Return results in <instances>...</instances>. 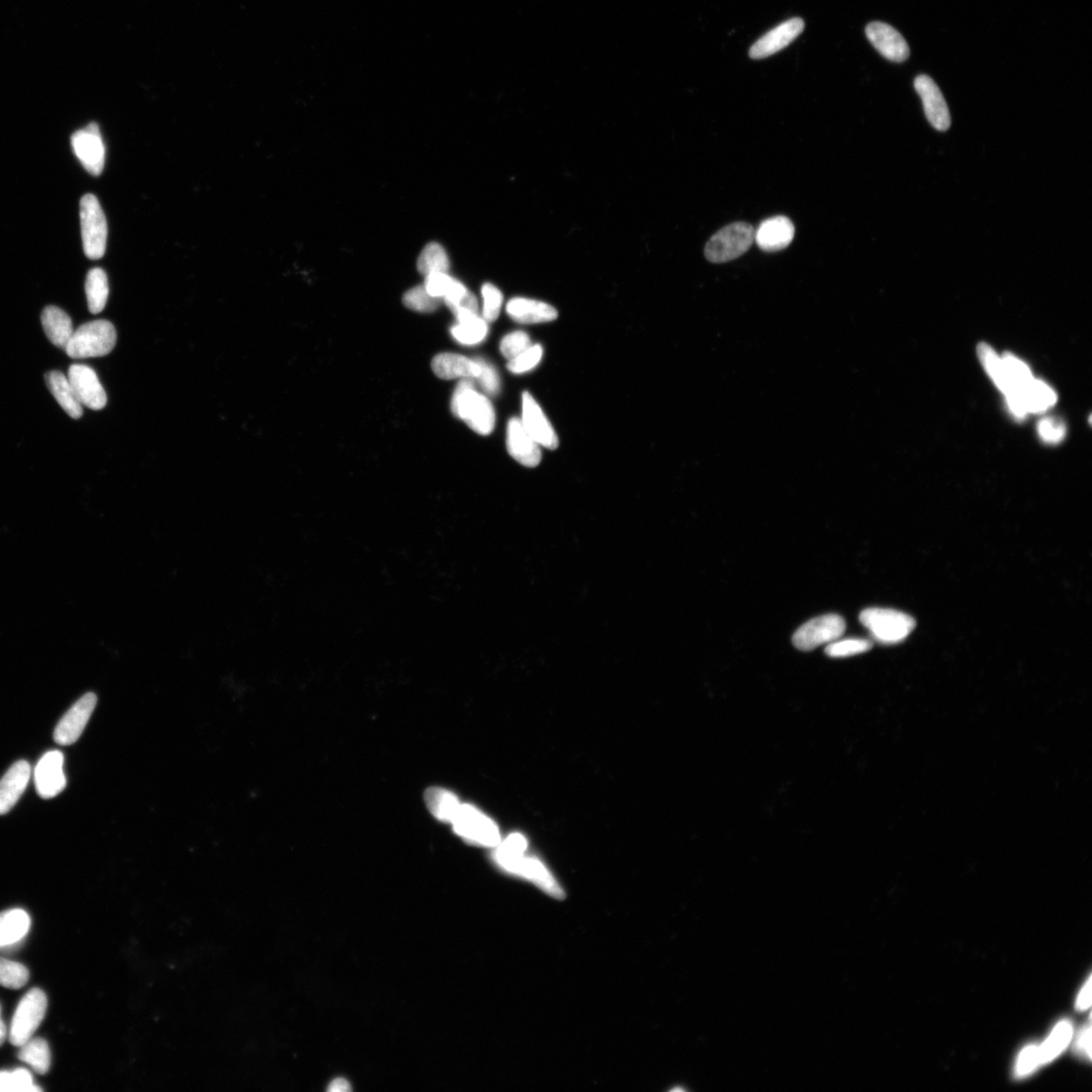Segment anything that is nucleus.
Segmentation results:
<instances>
[{
    "label": "nucleus",
    "instance_id": "obj_24",
    "mask_svg": "<svg viewBox=\"0 0 1092 1092\" xmlns=\"http://www.w3.org/2000/svg\"><path fill=\"white\" fill-rule=\"evenodd\" d=\"M31 918L23 909L0 912V950L16 949L29 932Z\"/></svg>",
    "mask_w": 1092,
    "mask_h": 1092
},
{
    "label": "nucleus",
    "instance_id": "obj_12",
    "mask_svg": "<svg viewBox=\"0 0 1092 1092\" xmlns=\"http://www.w3.org/2000/svg\"><path fill=\"white\" fill-rule=\"evenodd\" d=\"M64 767V756L60 751L47 752L41 758L34 773L39 797L51 799L65 789L67 781Z\"/></svg>",
    "mask_w": 1092,
    "mask_h": 1092
},
{
    "label": "nucleus",
    "instance_id": "obj_6",
    "mask_svg": "<svg viewBox=\"0 0 1092 1092\" xmlns=\"http://www.w3.org/2000/svg\"><path fill=\"white\" fill-rule=\"evenodd\" d=\"M83 249L89 259H101L106 253L108 224L99 199L87 193L80 200Z\"/></svg>",
    "mask_w": 1092,
    "mask_h": 1092
},
{
    "label": "nucleus",
    "instance_id": "obj_41",
    "mask_svg": "<svg viewBox=\"0 0 1092 1092\" xmlns=\"http://www.w3.org/2000/svg\"><path fill=\"white\" fill-rule=\"evenodd\" d=\"M531 345V340L527 332L518 330L503 338L500 344V350L504 357L510 361V359H513L517 355L522 354V352L529 348Z\"/></svg>",
    "mask_w": 1092,
    "mask_h": 1092
},
{
    "label": "nucleus",
    "instance_id": "obj_44",
    "mask_svg": "<svg viewBox=\"0 0 1092 1092\" xmlns=\"http://www.w3.org/2000/svg\"><path fill=\"white\" fill-rule=\"evenodd\" d=\"M453 280V279L448 273H431L425 276L423 286L428 294L434 296V298L444 300L449 288L452 286Z\"/></svg>",
    "mask_w": 1092,
    "mask_h": 1092
},
{
    "label": "nucleus",
    "instance_id": "obj_21",
    "mask_svg": "<svg viewBox=\"0 0 1092 1092\" xmlns=\"http://www.w3.org/2000/svg\"><path fill=\"white\" fill-rule=\"evenodd\" d=\"M31 774V765L26 761H19L13 764L0 780V815L11 812L22 797L29 784Z\"/></svg>",
    "mask_w": 1092,
    "mask_h": 1092
},
{
    "label": "nucleus",
    "instance_id": "obj_43",
    "mask_svg": "<svg viewBox=\"0 0 1092 1092\" xmlns=\"http://www.w3.org/2000/svg\"><path fill=\"white\" fill-rule=\"evenodd\" d=\"M1039 1066H1041L1039 1047L1028 1046L1019 1056L1017 1064H1015L1014 1075L1018 1078L1028 1076Z\"/></svg>",
    "mask_w": 1092,
    "mask_h": 1092
},
{
    "label": "nucleus",
    "instance_id": "obj_2",
    "mask_svg": "<svg viewBox=\"0 0 1092 1092\" xmlns=\"http://www.w3.org/2000/svg\"><path fill=\"white\" fill-rule=\"evenodd\" d=\"M455 417L464 421L472 430L487 437L496 425V413L486 395L475 388L473 379L464 378L456 385L452 400Z\"/></svg>",
    "mask_w": 1092,
    "mask_h": 1092
},
{
    "label": "nucleus",
    "instance_id": "obj_22",
    "mask_svg": "<svg viewBox=\"0 0 1092 1092\" xmlns=\"http://www.w3.org/2000/svg\"><path fill=\"white\" fill-rule=\"evenodd\" d=\"M431 368L435 375L439 378L455 379V378H478L481 371V366L478 359L467 358L464 355L456 354H441L433 358Z\"/></svg>",
    "mask_w": 1092,
    "mask_h": 1092
},
{
    "label": "nucleus",
    "instance_id": "obj_38",
    "mask_svg": "<svg viewBox=\"0 0 1092 1092\" xmlns=\"http://www.w3.org/2000/svg\"><path fill=\"white\" fill-rule=\"evenodd\" d=\"M543 356V348L541 344L531 345L529 348L523 351L522 354L517 355L513 359H510L507 369L514 375H523L535 370L541 363Z\"/></svg>",
    "mask_w": 1092,
    "mask_h": 1092
},
{
    "label": "nucleus",
    "instance_id": "obj_8",
    "mask_svg": "<svg viewBox=\"0 0 1092 1092\" xmlns=\"http://www.w3.org/2000/svg\"><path fill=\"white\" fill-rule=\"evenodd\" d=\"M452 825L456 834L475 844L497 847L501 842L500 832L494 821L472 805L461 804Z\"/></svg>",
    "mask_w": 1092,
    "mask_h": 1092
},
{
    "label": "nucleus",
    "instance_id": "obj_30",
    "mask_svg": "<svg viewBox=\"0 0 1092 1092\" xmlns=\"http://www.w3.org/2000/svg\"><path fill=\"white\" fill-rule=\"evenodd\" d=\"M88 309L93 314H100L107 305L108 296V276L101 268L96 267L88 273L86 281Z\"/></svg>",
    "mask_w": 1092,
    "mask_h": 1092
},
{
    "label": "nucleus",
    "instance_id": "obj_36",
    "mask_svg": "<svg viewBox=\"0 0 1092 1092\" xmlns=\"http://www.w3.org/2000/svg\"><path fill=\"white\" fill-rule=\"evenodd\" d=\"M404 305L420 313H432L437 310L444 300L434 298L428 294L424 286L413 288L405 294Z\"/></svg>",
    "mask_w": 1092,
    "mask_h": 1092
},
{
    "label": "nucleus",
    "instance_id": "obj_20",
    "mask_svg": "<svg viewBox=\"0 0 1092 1092\" xmlns=\"http://www.w3.org/2000/svg\"><path fill=\"white\" fill-rule=\"evenodd\" d=\"M794 234L795 228L791 220L777 216L763 221L755 232V240L762 251L776 252L791 244Z\"/></svg>",
    "mask_w": 1092,
    "mask_h": 1092
},
{
    "label": "nucleus",
    "instance_id": "obj_32",
    "mask_svg": "<svg viewBox=\"0 0 1092 1092\" xmlns=\"http://www.w3.org/2000/svg\"><path fill=\"white\" fill-rule=\"evenodd\" d=\"M1027 412H1042L1053 406L1056 402L1055 393L1050 386L1041 381L1029 384L1021 393Z\"/></svg>",
    "mask_w": 1092,
    "mask_h": 1092
},
{
    "label": "nucleus",
    "instance_id": "obj_17",
    "mask_svg": "<svg viewBox=\"0 0 1092 1092\" xmlns=\"http://www.w3.org/2000/svg\"><path fill=\"white\" fill-rule=\"evenodd\" d=\"M804 30V19L794 18L786 20V22L776 26L775 29L767 33L765 36L759 39L752 46L749 53L750 57L752 59H764L772 56V55L790 45Z\"/></svg>",
    "mask_w": 1092,
    "mask_h": 1092
},
{
    "label": "nucleus",
    "instance_id": "obj_18",
    "mask_svg": "<svg viewBox=\"0 0 1092 1092\" xmlns=\"http://www.w3.org/2000/svg\"><path fill=\"white\" fill-rule=\"evenodd\" d=\"M506 445L509 454L520 465L535 467L541 464L542 446L525 430L520 418L514 417L509 420Z\"/></svg>",
    "mask_w": 1092,
    "mask_h": 1092
},
{
    "label": "nucleus",
    "instance_id": "obj_25",
    "mask_svg": "<svg viewBox=\"0 0 1092 1092\" xmlns=\"http://www.w3.org/2000/svg\"><path fill=\"white\" fill-rule=\"evenodd\" d=\"M41 319L49 340L55 347L65 349L74 332L71 317L64 310L49 306L44 309Z\"/></svg>",
    "mask_w": 1092,
    "mask_h": 1092
},
{
    "label": "nucleus",
    "instance_id": "obj_29",
    "mask_svg": "<svg viewBox=\"0 0 1092 1092\" xmlns=\"http://www.w3.org/2000/svg\"><path fill=\"white\" fill-rule=\"evenodd\" d=\"M19 1058L30 1066L34 1073L46 1074L51 1066L49 1045L44 1039L31 1038L20 1046Z\"/></svg>",
    "mask_w": 1092,
    "mask_h": 1092
},
{
    "label": "nucleus",
    "instance_id": "obj_46",
    "mask_svg": "<svg viewBox=\"0 0 1092 1092\" xmlns=\"http://www.w3.org/2000/svg\"><path fill=\"white\" fill-rule=\"evenodd\" d=\"M468 293L469 290L464 283L453 279L451 288H449L448 292L445 295L444 302L449 309L453 310L466 298Z\"/></svg>",
    "mask_w": 1092,
    "mask_h": 1092
},
{
    "label": "nucleus",
    "instance_id": "obj_50",
    "mask_svg": "<svg viewBox=\"0 0 1092 1092\" xmlns=\"http://www.w3.org/2000/svg\"><path fill=\"white\" fill-rule=\"evenodd\" d=\"M6 1036H8V1029L2 1020V1007H0V1047L4 1045Z\"/></svg>",
    "mask_w": 1092,
    "mask_h": 1092
},
{
    "label": "nucleus",
    "instance_id": "obj_39",
    "mask_svg": "<svg viewBox=\"0 0 1092 1092\" xmlns=\"http://www.w3.org/2000/svg\"><path fill=\"white\" fill-rule=\"evenodd\" d=\"M1002 362H1004L1008 377H1010L1014 388L1017 389L1021 396L1022 392L1035 379L1031 371H1029L1024 363H1021L1013 355H1006L1002 358Z\"/></svg>",
    "mask_w": 1092,
    "mask_h": 1092
},
{
    "label": "nucleus",
    "instance_id": "obj_10",
    "mask_svg": "<svg viewBox=\"0 0 1092 1092\" xmlns=\"http://www.w3.org/2000/svg\"><path fill=\"white\" fill-rule=\"evenodd\" d=\"M71 145L83 168L94 176H100L105 168L106 148L98 123H89L74 133Z\"/></svg>",
    "mask_w": 1092,
    "mask_h": 1092
},
{
    "label": "nucleus",
    "instance_id": "obj_35",
    "mask_svg": "<svg viewBox=\"0 0 1092 1092\" xmlns=\"http://www.w3.org/2000/svg\"><path fill=\"white\" fill-rule=\"evenodd\" d=\"M30 978V972L23 964L0 957V985L10 990H19Z\"/></svg>",
    "mask_w": 1092,
    "mask_h": 1092
},
{
    "label": "nucleus",
    "instance_id": "obj_48",
    "mask_svg": "<svg viewBox=\"0 0 1092 1092\" xmlns=\"http://www.w3.org/2000/svg\"><path fill=\"white\" fill-rule=\"evenodd\" d=\"M1091 1006V977L1083 986L1076 1001V1008L1080 1012L1087 1011Z\"/></svg>",
    "mask_w": 1092,
    "mask_h": 1092
},
{
    "label": "nucleus",
    "instance_id": "obj_34",
    "mask_svg": "<svg viewBox=\"0 0 1092 1092\" xmlns=\"http://www.w3.org/2000/svg\"><path fill=\"white\" fill-rule=\"evenodd\" d=\"M41 1091L34 1083L33 1076L26 1069L0 1071V1092H37Z\"/></svg>",
    "mask_w": 1092,
    "mask_h": 1092
},
{
    "label": "nucleus",
    "instance_id": "obj_42",
    "mask_svg": "<svg viewBox=\"0 0 1092 1092\" xmlns=\"http://www.w3.org/2000/svg\"><path fill=\"white\" fill-rule=\"evenodd\" d=\"M481 366V371L478 381L481 389L486 395L495 397L501 390V378L495 366L485 361L483 358H476Z\"/></svg>",
    "mask_w": 1092,
    "mask_h": 1092
},
{
    "label": "nucleus",
    "instance_id": "obj_19",
    "mask_svg": "<svg viewBox=\"0 0 1092 1092\" xmlns=\"http://www.w3.org/2000/svg\"><path fill=\"white\" fill-rule=\"evenodd\" d=\"M866 34L870 43L883 57L898 64L909 59L910 51L907 41L894 27L874 22L867 26Z\"/></svg>",
    "mask_w": 1092,
    "mask_h": 1092
},
{
    "label": "nucleus",
    "instance_id": "obj_40",
    "mask_svg": "<svg viewBox=\"0 0 1092 1092\" xmlns=\"http://www.w3.org/2000/svg\"><path fill=\"white\" fill-rule=\"evenodd\" d=\"M482 319L488 323L495 322L497 317L500 316L503 306V295L501 290L492 285V283H485L482 288Z\"/></svg>",
    "mask_w": 1092,
    "mask_h": 1092
},
{
    "label": "nucleus",
    "instance_id": "obj_7",
    "mask_svg": "<svg viewBox=\"0 0 1092 1092\" xmlns=\"http://www.w3.org/2000/svg\"><path fill=\"white\" fill-rule=\"evenodd\" d=\"M47 1007L46 994L40 988H33L25 995L11 1021L9 1038L13 1046H23L33 1038L45 1018Z\"/></svg>",
    "mask_w": 1092,
    "mask_h": 1092
},
{
    "label": "nucleus",
    "instance_id": "obj_47",
    "mask_svg": "<svg viewBox=\"0 0 1092 1092\" xmlns=\"http://www.w3.org/2000/svg\"><path fill=\"white\" fill-rule=\"evenodd\" d=\"M1074 1050L1078 1055L1091 1060V1026H1085L1078 1033L1074 1043Z\"/></svg>",
    "mask_w": 1092,
    "mask_h": 1092
},
{
    "label": "nucleus",
    "instance_id": "obj_37",
    "mask_svg": "<svg viewBox=\"0 0 1092 1092\" xmlns=\"http://www.w3.org/2000/svg\"><path fill=\"white\" fill-rule=\"evenodd\" d=\"M872 644L867 639H836L831 644H828L826 648V654L831 658H846L855 654H860L870 651Z\"/></svg>",
    "mask_w": 1092,
    "mask_h": 1092
},
{
    "label": "nucleus",
    "instance_id": "obj_23",
    "mask_svg": "<svg viewBox=\"0 0 1092 1092\" xmlns=\"http://www.w3.org/2000/svg\"><path fill=\"white\" fill-rule=\"evenodd\" d=\"M506 312L511 319L520 324L548 323L558 317L557 310L550 303L527 298L510 300Z\"/></svg>",
    "mask_w": 1092,
    "mask_h": 1092
},
{
    "label": "nucleus",
    "instance_id": "obj_26",
    "mask_svg": "<svg viewBox=\"0 0 1092 1092\" xmlns=\"http://www.w3.org/2000/svg\"><path fill=\"white\" fill-rule=\"evenodd\" d=\"M45 378L48 389L50 390L54 398L56 399L62 409L73 419L81 418L83 415L82 405L79 399L76 398L68 378L61 371L53 370L48 372Z\"/></svg>",
    "mask_w": 1092,
    "mask_h": 1092
},
{
    "label": "nucleus",
    "instance_id": "obj_45",
    "mask_svg": "<svg viewBox=\"0 0 1092 1092\" xmlns=\"http://www.w3.org/2000/svg\"><path fill=\"white\" fill-rule=\"evenodd\" d=\"M1039 433L1043 440L1050 444H1056L1064 438L1066 428L1058 420L1043 419L1039 424Z\"/></svg>",
    "mask_w": 1092,
    "mask_h": 1092
},
{
    "label": "nucleus",
    "instance_id": "obj_9",
    "mask_svg": "<svg viewBox=\"0 0 1092 1092\" xmlns=\"http://www.w3.org/2000/svg\"><path fill=\"white\" fill-rule=\"evenodd\" d=\"M846 622L838 614H826L806 622L793 635V644L801 651H812L841 638Z\"/></svg>",
    "mask_w": 1092,
    "mask_h": 1092
},
{
    "label": "nucleus",
    "instance_id": "obj_14",
    "mask_svg": "<svg viewBox=\"0 0 1092 1092\" xmlns=\"http://www.w3.org/2000/svg\"><path fill=\"white\" fill-rule=\"evenodd\" d=\"M68 379L81 405L92 410L106 407L108 397L95 371L87 365L73 364L69 368Z\"/></svg>",
    "mask_w": 1092,
    "mask_h": 1092
},
{
    "label": "nucleus",
    "instance_id": "obj_1",
    "mask_svg": "<svg viewBox=\"0 0 1092 1092\" xmlns=\"http://www.w3.org/2000/svg\"><path fill=\"white\" fill-rule=\"evenodd\" d=\"M494 854L495 861L509 873L527 878L541 887L546 894L556 898H563L564 891L557 880L542 864L535 859L524 856L527 841L520 834H513L497 846Z\"/></svg>",
    "mask_w": 1092,
    "mask_h": 1092
},
{
    "label": "nucleus",
    "instance_id": "obj_3",
    "mask_svg": "<svg viewBox=\"0 0 1092 1092\" xmlns=\"http://www.w3.org/2000/svg\"><path fill=\"white\" fill-rule=\"evenodd\" d=\"M116 331L114 325L106 320L83 324L69 340L65 348L69 357L74 359L106 356L116 347Z\"/></svg>",
    "mask_w": 1092,
    "mask_h": 1092
},
{
    "label": "nucleus",
    "instance_id": "obj_33",
    "mask_svg": "<svg viewBox=\"0 0 1092 1092\" xmlns=\"http://www.w3.org/2000/svg\"><path fill=\"white\" fill-rule=\"evenodd\" d=\"M449 266L451 264L445 249L438 243L428 244L417 261L419 273L425 276L438 273H448Z\"/></svg>",
    "mask_w": 1092,
    "mask_h": 1092
},
{
    "label": "nucleus",
    "instance_id": "obj_5",
    "mask_svg": "<svg viewBox=\"0 0 1092 1092\" xmlns=\"http://www.w3.org/2000/svg\"><path fill=\"white\" fill-rule=\"evenodd\" d=\"M755 240L752 225L737 222L722 228L710 238L705 246V257L712 264H725L741 258Z\"/></svg>",
    "mask_w": 1092,
    "mask_h": 1092
},
{
    "label": "nucleus",
    "instance_id": "obj_15",
    "mask_svg": "<svg viewBox=\"0 0 1092 1092\" xmlns=\"http://www.w3.org/2000/svg\"><path fill=\"white\" fill-rule=\"evenodd\" d=\"M978 355L988 375L993 379L995 385L1005 393L1008 406H1010L1013 413L1020 418L1024 417L1028 413L1024 400H1022L1021 393L1014 388L1010 377H1008L1002 359L987 344L979 345Z\"/></svg>",
    "mask_w": 1092,
    "mask_h": 1092
},
{
    "label": "nucleus",
    "instance_id": "obj_49",
    "mask_svg": "<svg viewBox=\"0 0 1092 1092\" xmlns=\"http://www.w3.org/2000/svg\"><path fill=\"white\" fill-rule=\"evenodd\" d=\"M328 1090L332 1092H345L350 1091L351 1088L348 1081L343 1080V1078H338V1080L330 1084Z\"/></svg>",
    "mask_w": 1092,
    "mask_h": 1092
},
{
    "label": "nucleus",
    "instance_id": "obj_28",
    "mask_svg": "<svg viewBox=\"0 0 1092 1092\" xmlns=\"http://www.w3.org/2000/svg\"><path fill=\"white\" fill-rule=\"evenodd\" d=\"M1073 1027L1069 1021H1062L1057 1025L1049 1038L1043 1043L1039 1047V1057L1041 1066L1054 1061L1057 1057L1063 1053L1071 1039H1073Z\"/></svg>",
    "mask_w": 1092,
    "mask_h": 1092
},
{
    "label": "nucleus",
    "instance_id": "obj_27",
    "mask_svg": "<svg viewBox=\"0 0 1092 1092\" xmlns=\"http://www.w3.org/2000/svg\"><path fill=\"white\" fill-rule=\"evenodd\" d=\"M425 803L435 818L449 824H452L461 805L453 792L438 787L426 791Z\"/></svg>",
    "mask_w": 1092,
    "mask_h": 1092
},
{
    "label": "nucleus",
    "instance_id": "obj_31",
    "mask_svg": "<svg viewBox=\"0 0 1092 1092\" xmlns=\"http://www.w3.org/2000/svg\"><path fill=\"white\" fill-rule=\"evenodd\" d=\"M456 341L467 347L480 344L486 340L489 333L488 322L480 316L462 322H458L451 330Z\"/></svg>",
    "mask_w": 1092,
    "mask_h": 1092
},
{
    "label": "nucleus",
    "instance_id": "obj_13",
    "mask_svg": "<svg viewBox=\"0 0 1092 1092\" xmlns=\"http://www.w3.org/2000/svg\"><path fill=\"white\" fill-rule=\"evenodd\" d=\"M520 420L525 430L539 445L550 451H555L558 447L559 442L555 428L552 427L537 400L528 392H524L522 395Z\"/></svg>",
    "mask_w": 1092,
    "mask_h": 1092
},
{
    "label": "nucleus",
    "instance_id": "obj_11",
    "mask_svg": "<svg viewBox=\"0 0 1092 1092\" xmlns=\"http://www.w3.org/2000/svg\"><path fill=\"white\" fill-rule=\"evenodd\" d=\"M96 703L98 697L94 693L82 696L61 718L54 731V741L61 745H71L78 742L91 720Z\"/></svg>",
    "mask_w": 1092,
    "mask_h": 1092
},
{
    "label": "nucleus",
    "instance_id": "obj_16",
    "mask_svg": "<svg viewBox=\"0 0 1092 1092\" xmlns=\"http://www.w3.org/2000/svg\"><path fill=\"white\" fill-rule=\"evenodd\" d=\"M915 88L924 103L925 116L938 131L951 127V115L941 89L928 75H919L915 80Z\"/></svg>",
    "mask_w": 1092,
    "mask_h": 1092
},
{
    "label": "nucleus",
    "instance_id": "obj_4",
    "mask_svg": "<svg viewBox=\"0 0 1092 1092\" xmlns=\"http://www.w3.org/2000/svg\"><path fill=\"white\" fill-rule=\"evenodd\" d=\"M861 624L883 645H896L907 639L916 627L909 614L883 608H869L860 614Z\"/></svg>",
    "mask_w": 1092,
    "mask_h": 1092
}]
</instances>
